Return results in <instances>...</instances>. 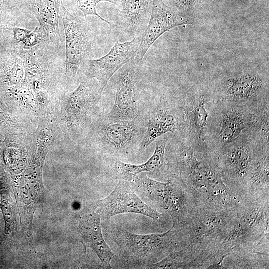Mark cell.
Instances as JSON below:
<instances>
[{
  "label": "cell",
  "instance_id": "obj_11",
  "mask_svg": "<svg viewBox=\"0 0 269 269\" xmlns=\"http://www.w3.org/2000/svg\"><path fill=\"white\" fill-rule=\"evenodd\" d=\"M218 89L222 97L232 103L251 102L268 92V78L253 68L238 69L222 77Z\"/></svg>",
  "mask_w": 269,
  "mask_h": 269
},
{
  "label": "cell",
  "instance_id": "obj_4",
  "mask_svg": "<svg viewBox=\"0 0 269 269\" xmlns=\"http://www.w3.org/2000/svg\"><path fill=\"white\" fill-rule=\"evenodd\" d=\"M106 233L117 245L121 258L134 268L147 269L179 248L176 233L172 227L163 233L143 235L109 223L106 225Z\"/></svg>",
  "mask_w": 269,
  "mask_h": 269
},
{
  "label": "cell",
  "instance_id": "obj_21",
  "mask_svg": "<svg viewBox=\"0 0 269 269\" xmlns=\"http://www.w3.org/2000/svg\"><path fill=\"white\" fill-rule=\"evenodd\" d=\"M167 139L161 136L156 140L154 152L144 163L135 165L125 163L118 159L112 165V172L115 179L130 182L137 175L145 172H158L165 164V153Z\"/></svg>",
  "mask_w": 269,
  "mask_h": 269
},
{
  "label": "cell",
  "instance_id": "obj_24",
  "mask_svg": "<svg viewBox=\"0 0 269 269\" xmlns=\"http://www.w3.org/2000/svg\"><path fill=\"white\" fill-rule=\"evenodd\" d=\"M145 118L146 131L141 149H145L158 137L169 132H173L177 127V119L174 112L166 107L157 106Z\"/></svg>",
  "mask_w": 269,
  "mask_h": 269
},
{
  "label": "cell",
  "instance_id": "obj_25",
  "mask_svg": "<svg viewBox=\"0 0 269 269\" xmlns=\"http://www.w3.org/2000/svg\"><path fill=\"white\" fill-rule=\"evenodd\" d=\"M25 70L16 46L0 54V88L3 90L23 82Z\"/></svg>",
  "mask_w": 269,
  "mask_h": 269
},
{
  "label": "cell",
  "instance_id": "obj_20",
  "mask_svg": "<svg viewBox=\"0 0 269 269\" xmlns=\"http://www.w3.org/2000/svg\"><path fill=\"white\" fill-rule=\"evenodd\" d=\"M269 200V147L261 150L248 176L242 201Z\"/></svg>",
  "mask_w": 269,
  "mask_h": 269
},
{
  "label": "cell",
  "instance_id": "obj_5",
  "mask_svg": "<svg viewBox=\"0 0 269 269\" xmlns=\"http://www.w3.org/2000/svg\"><path fill=\"white\" fill-rule=\"evenodd\" d=\"M269 200L241 201L222 247L230 256L233 250L269 242Z\"/></svg>",
  "mask_w": 269,
  "mask_h": 269
},
{
  "label": "cell",
  "instance_id": "obj_23",
  "mask_svg": "<svg viewBox=\"0 0 269 269\" xmlns=\"http://www.w3.org/2000/svg\"><path fill=\"white\" fill-rule=\"evenodd\" d=\"M207 94L204 91L195 93L185 109L187 132L197 144L204 142L206 136L209 113L206 108Z\"/></svg>",
  "mask_w": 269,
  "mask_h": 269
},
{
  "label": "cell",
  "instance_id": "obj_12",
  "mask_svg": "<svg viewBox=\"0 0 269 269\" xmlns=\"http://www.w3.org/2000/svg\"><path fill=\"white\" fill-rule=\"evenodd\" d=\"M142 36L122 43L117 41L105 56L97 59L84 60L79 69L83 77L95 79L103 91L113 75L135 57Z\"/></svg>",
  "mask_w": 269,
  "mask_h": 269
},
{
  "label": "cell",
  "instance_id": "obj_1",
  "mask_svg": "<svg viewBox=\"0 0 269 269\" xmlns=\"http://www.w3.org/2000/svg\"><path fill=\"white\" fill-rule=\"evenodd\" d=\"M168 166L170 178L180 184L197 206L221 210L240 202L224 183L212 157L197 156L192 147H183Z\"/></svg>",
  "mask_w": 269,
  "mask_h": 269
},
{
  "label": "cell",
  "instance_id": "obj_18",
  "mask_svg": "<svg viewBox=\"0 0 269 269\" xmlns=\"http://www.w3.org/2000/svg\"><path fill=\"white\" fill-rule=\"evenodd\" d=\"M101 220L100 214L94 208L82 214L77 227L79 241L83 246L84 254L87 248L92 249L100 260L102 267L111 269L110 262L114 253L103 238Z\"/></svg>",
  "mask_w": 269,
  "mask_h": 269
},
{
  "label": "cell",
  "instance_id": "obj_9",
  "mask_svg": "<svg viewBox=\"0 0 269 269\" xmlns=\"http://www.w3.org/2000/svg\"><path fill=\"white\" fill-rule=\"evenodd\" d=\"M260 152L254 150L243 136L220 148L217 155L212 157L224 183L240 201L248 176Z\"/></svg>",
  "mask_w": 269,
  "mask_h": 269
},
{
  "label": "cell",
  "instance_id": "obj_26",
  "mask_svg": "<svg viewBox=\"0 0 269 269\" xmlns=\"http://www.w3.org/2000/svg\"><path fill=\"white\" fill-rule=\"evenodd\" d=\"M147 269H194V258L186 247L176 249Z\"/></svg>",
  "mask_w": 269,
  "mask_h": 269
},
{
  "label": "cell",
  "instance_id": "obj_13",
  "mask_svg": "<svg viewBox=\"0 0 269 269\" xmlns=\"http://www.w3.org/2000/svg\"><path fill=\"white\" fill-rule=\"evenodd\" d=\"M134 190L129 182L119 180L110 194L96 201L94 208L100 214L101 218L106 219L118 214L131 213L143 215L157 222L162 221L163 214L143 202Z\"/></svg>",
  "mask_w": 269,
  "mask_h": 269
},
{
  "label": "cell",
  "instance_id": "obj_33",
  "mask_svg": "<svg viewBox=\"0 0 269 269\" xmlns=\"http://www.w3.org/2000/svg\"><path fill=\"white\" fill-rule=\"evenodd\" d=\"M0 109L3 111H6V112H10L8 107L5 105V104L3 102V101H2L0 97Z\"/></svg>",
  "mask_w": 269,
  "mask_h": 269
},
{
  "label": "cell",
  "instance_id": "obj_8",
  "mask_svg": "<svg viewBox=\"0 0 269 269\" xmlns=\"http://www.w3.org/2000/svg\"><path fill=\"white\" fill-rule=\"evenodd\" d=\"M130 183L133 188L155 204L164 209L171 216L172 228H179L191 211L198 207L177 181L169 178L165 183L149 178L145 173L137 175Z\"/></svg>",
  "mask_w": 269,
  "mask_h": 269
},
{
  "label": "cell",
  "instance_id": "obj_22",
  "mask_svg": "<svg viewBox=\"0 0 269 269\" xmlns=\"http://www.w3.org/2000/svg\"><path fill=\"white\" fill-rule=\"evenodd\" d=\"M1 91L2 100L10 113L38 124L39 117L34 97L24 80Z\"/></svg>",
  "mask_w": 269,
  "mask_h": 269
},
{
  "label": "cell",
  "instance_id": "obj_34",
  "mask_svg": "<svg viewBox=\"0 0 269 269\" xmlns=\"http://www.w3.org/2000/svg\"><path fill=\"white\" fill-rule=\"evenodd\" d=\"M6 0H0V12L3 9L5 4Z\"/></svg>",
  "mask_w": 269,
  "mask_h": 269
},
{
  "label": "cell",
  "instance_id": "obj_30",
  "mask_svg": "<svg viewBox=\"0 0 269 269\" xmlns=\"http://www.w3.org/2000/svg\"><path fill=\"white\" fill-rule=\"evenodd\" d=\"M6 27L9 29L11 31L12 43L14 45L22 42L32 31L30 30L15 26Z\"/></svg>",
  "mask_w": 269,
  "mask_h": 269
},
{
  "label": "cell",
  "instance_id": "obj_28",
  "mask_svg": "<svg viewBox=\"0 0 269 269\" xmlns=\"http://www.w3.org/2000/svg\"><path fill=\"white\" fill-rule=\"evenodd\" d=\"M201 1V0H175L174 7L173 8L179 14L194 19L196 16V7Z\"/></svg>",
  "mask_w": 269,
  "mask_h": 269
},
{
  "label": "cell",
  "instance_id": "obj_17",
  "mask_svg": "<svg viewBox=\"0 0 269 269\" xmlns=\"http://www.w3.org/2000/svg\"><path fill=\"white\" fill-rule=\"evenodd\" d=\"M194 22L192 18L179 14L173 7L166 5L163 0H152L150 19L142 35L135 61H141L152 44L166 32L177 26L192 25Z\"/></svg>",
  "mask_w": 269,
  "mask_h": 269
},
{
  "label": "cell",
  "instance_id": "obj_16",
  "mask_svg": "<svg viewBox=\"0 0 269 269\" xmlns=\"http://www.w3.org/2000/svg\"><path fill=\"white\" fill-rule=\"evenodd\" d=\"M239 105L232 103L221 109L213 118L211 132L219 149L243 137V132L258 122L256 116Z\"/></svg>",
  "mask_w": 269,
  "mask_h": 269
},
{
  "label": "cell",
  "instance_id": "obj_2",
  "mask_svg": "<svg viewBox=\"0 0 269 269\" xmlns=\"http://www.w3.org/2000/svg\"><path fill=\"white\" fill-rule=\"evenodd\" d=\"M102 91L95 79L83 77L73 90H65L61 95L50 116L54 145L70 146L85 141L91 125L100 113Z\"/></svg>",
  "mask_w": 269,
  "mask_h": 269
},
{
  "label": "cell",
  "instance_id": "obj_14",
  "mask_svg": "<svg viewBox=\"0 0 269 269\" xmlns=\"http://www.w3.org/2000/svg\"><path fill=\"white\" fill-rule=\"evenodd\" d=\"M134 60L132 59L120 69L115 101L112 108L106 114L109 118L133 120L142 117Z\"/></svg>",
  "mask_w": 269,
  "mask_h": 269
},
{
  "label": "cell",
  "instance_id": "obj_31",
  "mask_svg": "<svg viewBox=\"0 0 269 269\" xmlns=\"http://www.w3.org/2000/svg\"><path fill=\"white\" fill-rule=\"evenodd\" d=\"M1 33H0V54L9 48H13L14 45L12 43V33L7 34V30L4 28Z\"/></svg>",
  "mask_w": 269,
  "mask_h": 269
},
{
  "label": "cell",
  "instance_id": "obj_32",
  "mask_svg": "<svg viewBox=\"0 0 269 269\" xmlns=\"http://www.w3.org/2000/svg\"><path fill=\"white\" fill-rule=\"evenodd\" d=\"M1 207L5 222L7 224L10 225L13 217V213L11 207L9 202L6 199H3L1 201Z\"/></svg>",
  "mask_w": 269,
  "mask_h": 269
},
{
  "label": "cell",
  "instance_id": "obj_27",
  "mask_svg": "<svg viewBox=\"0 0 269 269\" xmlns=\"http://www.w3.org/2000/svg\"><path fill=\"white\" fill-rule=\"evenodd\" d=\"M72 6L75 9L80 11L83 16L86 18L88 15H95L102 21L109 25H112L111 22L100 16L96 11V6L100 2L106 1L119 5L121 0H69Z\"/></svg>",
  "mask_w": 269,
  "mask_h": 269
},
{
  "label": "cell",
  "instance_id": "obj_7",
  "mask_svg": "<svg viewBox=\"0 0 269 269\" xmlns=\"http://www.w3.org/2000/svg\"><path fill=\"white\" fill-rule=\"evenodd\" d=\"M60 15L65 39L64 86L66 90L71 91L79 84L77 73L82 62L90 56L94 38L86 19L69 12L62 2Z\"/></svg>",
  "mask_w": 269,
  "mask_h": 269
},
{
  "label": "cell",
  "instance_id": "obj_10",
  "mask_svg": "<svg viewBox=\"0 0 269 269\" xmlns=\"http://www.w3.org/2000/svg\"><path fill=\"white\" fill-rule=\"evenodd\" d=\"M54 144V135L50 117L41 119L31 134L29 162L21 177L37 201L43 197L42 171L46 155Z\"/></svg>",
  "mask_w": 269,
  "mask_h": 269
},
{
  "label": "cell",
  "instance_id": "obj_19",
  "mask_svg": "<svg viewBox=\"0 0 269 269\" xmlns=\"http://www.w3.org/2000/svg\"><path fill=\"white\" fill-rule=\"evenodd\" d=\"M23 2L38 21L44 41L64 47L59 29L61 0H23Z\"/></svg>",
  "mask_w": 269,
  "mask_h": 269
},
{
  "label": "cell",
  "instance_id": "obj_3",
  "mask_svg": "<svg viewBox=\"0 0 269 269\" xmlns=\"http://www.w3.org/2000/svg\"><path fill=\"white\" fill-rule=\"evenodd\" d=\"M63 47L43 41L28 49L16 47L25 70L24 81L32 92L39 120L50 117L54 105L66 90Z\"/></svg>",
  "mask_w": 269,
  "mask_h": 269
},
{
  "label": "cell",
  "instance_id": "obj_15",
  "mask_svg": "<svg viewBox=\"0 0 269 269\" xmlns=\"http://www.w3.org/2000/svg\"><path fill=\"white\" fill-rule=\"evenodd\" d=\"M122 9L110 28L119 41L142 36L149 22L152 0H121Z\"/></svg>",
  "mask_w": 269,
  "mask_h": 269
},
{
  "label": "cell",
  "instance_id": "obj_29",
  "mask_svg": "<svg viewBox=\"0 0 269 269\" xmlns=\"http://www.w3.org/2000/svg\"><path fill=\"white\" fill-rule=\"evenodd\" d=\"M44 41L43 34L39 26L36 27L21 42L23 49L31 48Z\"/></svg>",
  "mask_w": 269,
  "mask_h": 269
},
{
  "label": "cell",
  "instance_id": "obj_6",
  "mask_svg": "<svg viewBox=\"0 0 269 269\" xmlns=\"http://www.w3.org/2000/svg\"><path fill=\"white\" fill-rule=\"evenodd\" d=\"M146 129L144 117L121 120L100 113L91 125L84 141L88 140L111 154H128L135 147H141Z\"/></svg>",
  "mask_w": 269,
  "mask_h": 269
}]
</instances>
